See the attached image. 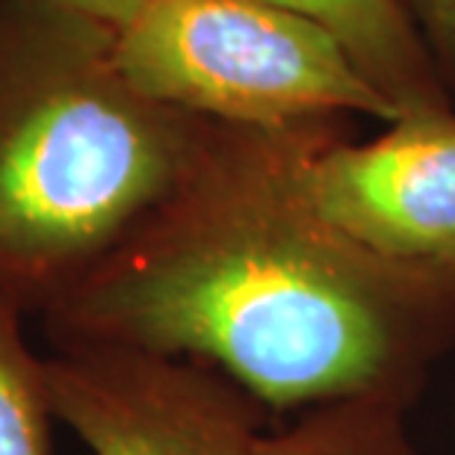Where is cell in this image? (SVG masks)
Wrapping results in <instances>:
<instances>
[{
  "mask_svg": "<svg viewBox=\"0 0 455 455\" xmlns=\"http://www.w3.org/2000/svg\"><path fill=\"white\" fill-rule=\"evenodd\" d=\"M329 118H202L175 189L39 314L57 346L213 363L269 411L346 396L411 405L455 346V272L376 254L307 198Z\"/></svg>",
  "mask_w": 455,
  "mask_h": 455,
  "instance_id": "1",
  "label": "cell"
},
{
  "mask_svg": "<svg viewBox=\"0 0 455 455\" xmlns=\"http://www.w3.org/2000/svg\"><path fill=\"white\" fill-rule=\"evenodd\" d=\"M116 33L0 0V293L42 314L175 189L202 116L142 95Z\"/></svg>",
  "mask_w": 455,
  "mask_h": 455,
  "instance_id": "2",
  "label": "cell"
},
{
  "mask_svg": "<svg viewBox=\"0 0 455 455\" xmlns=\"http://www.w3.org/2000/svg\"><path fill=\"white\" fill-rule=\"evenodd\" d=\"M116 66L154 101L228 124L396 122L329 30L263 0H148L116 33Z\"/></svg>",
  "mask_w": 455,
  "mask_h": 455,
  "instance_id": "3",
  "label": "cell"
},
{
  "mask_svg": "<svg viewBox=\"0 0 455 455\" xmlns=\"http://www.w3.org/2000/svg\"><path fill=\"white\" fill-rule=\"evenodd\" d=\"M48 396L92 455H258L269 408L213 363L75 343L44 358Z\"/></svg>",
  "mask_w": 455,
  "mask_h": 455,
  "instance_id": "4",
  "label": "cell"
},
{
  "mask_svg": "<svg viewBox=\"0 0 455 455\" xmlns=\"http://www.w3.org/2000/svg\"><path fill=\"white\" fill-rule=\"evenodd\" d=\"M307 198L331 225L390 260L455 272V113L403 116L372 142L329 118L302 163Z\"/></svg>",
  "mask_w": 455,
  "mask_h": 455,
  "instance_id": "5",
  "label": "cell"
},
{
  "mask_svg": "<svg viewBox=\"0 0 455 455\" xmlns=\"http://www.w3.org/2000/svg\"><path fill=\"white\" fill-rule=\"evenodd\" d=\"M329 30L396 118L452 110L408 0H263Z\"/></svg>",
  "mask_w": 455,
  "mask_h": 455,
  "instance_id": "6",
  "label": "cell"
},
{
  "mask_svg": "<svg viewBox=\"0 0 455 455\" xmlns=\"http://www.w3.org/2000/svg\"><path fill=\"white\" fill-rule=\"evenodd\" d=\"M405 411L396 396L331 399L290 429L263 435L258 455H417Z\"/></svg>",
  "mask_w": 455,
  "mask_h": 455,
  "instance_id": "7",
  "label": "cell"
},
{
  "mask_svg": "<svg viewBox=\"0 0 455 455\" xmlns=\"http://www.w3.org/2000/svg\"><path fill=\"white\" fill-rule=\"evenodd\" d=\"M44 358L24 334V307L0 293V455H53Z\"/></svg>",
  "mask_w": 455,
  "mask_h": 455,
  "instance_id": "8",
  "label": "cell"
},
{
  "mask_svg": "<svg viewBox=\"0 0 455 455\" xmlns=\"http://www.w3.org/2000/svg\"><path fill=\"white\" fill-rule=\"evenodd\" d=\"M443 84L455 92V0H408Z\"/></svg>",
  "mask_w": 455,
  "mask_h": 455,
  "instance_id": "9",
  "label": "cell"
},
{
  "mask_svg": "<svg viewBox=\"0 0 455 455\" xmlns=\"http://www.w3.org/2000/svg\"><path fill=\"white\" fill-rule=\"evenodd\" d=\"M53 4L75 9V12L95 18L101 24H110L113 30H122L148 6V0H53Z\"/></svg>",
  "mask_w": 455,
  "mask_h": 455,
  "instance_id": "10",
  "label": "cell"
}]
</instances>
